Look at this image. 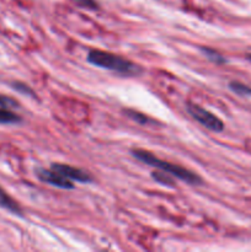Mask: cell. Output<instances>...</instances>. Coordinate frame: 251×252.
<instances>
[{"label": "cell", "mask_w": 251, "mask_h": 252, "mask_svg": "<svg viewBox=\"0 0 251 252\" xmlns=\"http://www.w3.org/2000/svg\"><path fill=\"white\" fill-rule=\"evenodd\" d=\"M36 176L38 177L39 181L62 189H73L75 187L70 180L52 169L47 170L43 167H38V169H36Z\"/></svg>", "instance_id": "277c9868"}, {"label": "cell", "mask_w": 251, "mask_h": 252, "mask_svg": "<svg viewBox=\"0 0 251 252\" xmlns=\"http://www.w3.org/2000/svg\"><path fill=\"white\" fill-rule=\"evenodd\" d=\"M229 89H230L234 94H236V95L251 97V88L249 85L240 83V81H230V83H229Z\"/></svg>", "instance_id": "52a82bcc"}, {"label": "cell", "mask_w": 251, "mask_h": 252, "mask_svg": "<svg viewBox=\"0 0 251 252\" xmlns=\"http://www.w3.org/2000/svg\"><path fill=\"white\" fill-rule=\"evenodd\" d=\"M51 169L59 172V174L63 175L64 177L69 179L70 181H76L80 182V184H90V182L94 181V177L91 176L90 172L85 171L83 169H79V167L70 166V165L53 162L51 165Z\"/></svg>", "instance_id": "5b68a950"}, {"label": "cell", "mask_w": 251, "mask_h": 252, "mask_svg": "<svg viewBox=\"0 0 251 252\" xmlns=\"http://www.w3.org/2000/svg\"><path fill=\"white\" fill-rule=\"evenodd\" d=\"M86 59L93 65L126 76H137L143 71V69L138 64L133 63L129 59L123 58L111 52L100 51V49H90Z\"/></svg>", "instance_id": "7a4b0ae2"}, {"label": "cell", "mask_w": 251, "mask_h": 252, "mask_svg": "<svg viewBox=\"0 0 251 252\" xmlns=\"http://www.w3.org/2000/svg\"><path fill=\"white\" fill-rule=\"evenodd\" d=\"M187 112L191 115V117L193 120H196L197 122L201 123L203 127H206L207 129L212 130V132L220 133L224 130V123L220 118L217 117L214 113L209 112L208 110H206L202 106L197 105V103L188 102L186 105Z\"/></svg>", "instance_id": "3957f363"}, {"label": "cell", "mask_w": 251, "mask_h": 252, "mask_svg": "<svg viewBox=\"0 0 251 252\" xmlns=\"http://www.w3.org/2000/svg\"><path fill=\"white\" fill-rule=\"evenodd\" d=\"M0 207L17 216H22V208L20 204L12 197H10L1 187H0Z\"/></svg>", "instance_id": "8992f818"}, {"label": "cell", "mask_w": 251, "mask_h": 252, "mask_svg": "<svg viewBox=\"0 0 251 252\" xmlns=\"http://www.w3.org/2000/svg\"><path fill=\"white\" fill-rule=\"evenodd\" d=\"M0 107L6 108V110H10V108H16L19 107V102L15 101L14 98L7 97L5 95H0Z\"/></svg>", "instance_id": "4fadbf2b"}, {"label": "cell", "mask_w": 251, "mask_h": 252, "mask_svg": "<svg viewBox=\"0 0 251 252\" xmlns=\"http://www.w3.org/2000/svg\"><path fill=\"white\" fill-rule=\"evenodd\" d=\"M20 121H21V118L17 115H15L14 112H11L10 110H6V108L0 107V123L7 125V123H17Z\"/></svg>", "instance_id": "30bf717a"}, {"label": "cell", "mask_w": 251, "mask_h": 252, "mask_svg": "<svg viewBox=\"0 0 251 252\" xmlns=\"http://www.w3.org/2000/svg\"><path fill=\"white\" fill-rule=\"evenodd\" d=\"M248 59H249V61L251 62V54H249V56H248Z\"/></svg>", "instance_id": "9a60e30c"}, {"label": "cell", "mask_w": 251, "mask_h": 252, "mask_svg": "<svg viewBox=\"0 0 251 252\" xmlns=\"http://www.w3.org/2000/svg\"><path fill=\"white\" fill-rule=\"evenodd\" d=\"M201 52L204 54V57H206L207 59H209V61L213 62V63H216V64L226 63V59L224 58L220 53H218L217 51H214V49L208 48V47H201Z\"/></svg>", "instance_id": "ba28073f"}, {"label": "cell", "mask_w": 251, "mask_h": 252, "mask_svg": "<svg viewBox=\"0 0 251 252\" xmlns=\"http://www.w3.org/2000/svg\"><path fill=\"white\" fill-rule=\"evenodd\" d=\"M152 177L160 185H165V186L169 187H175V180L174 176L166 174L164 171H157V172H152Z\"/></svg>", "instance_id": "9c48e42d"}, {"label": "cell", "mask_w": 251, "mask_h": 252, "mask_svg": "<svg viewBox=\"0 0 251 252\" xmlns=\"http://www.w3.org/2000/svg\"><path fill=\"white\" fill-rule=\"evenodd\" d=\"M74 4L78 5L79 7L88 10H97L98 9V2L96 0H71Z\"/></svg>", "instance_id": "7c38bea8"}, {"label": "cell", "mask_w": 251, "mask_h": 252, "mask_svg": "<svg viewBox=\"0 0 251 252\" xmlns=\"http://www.w3.org/2000/svg\"><path fill=\"white\" fill-rule=\"evenodd\" d=\"M132 155L139 161L144 162V164L149 165V166L155 167V169L160 170V171H164L166 174L171 175L175 179L181 180V181L186 182V184L192 185V186H199V185L203 184L201 177L197 174L192 172L191 170L186 169V167H182L180 165L171 164L169 161H165V160L159 159L155 155H153L152 153L148 152L144 149H132Z\"/></svg>", "instance_id": "6da1fadb"}, {"label": "cell", "mask_w": 251, "mask_h": 252, "mask_svg": "<svg viewBox=\"0 0 251 252\" xmlns=\"http://www.w3.org/2000/svg\"><path fill=\"white\" fill-rule=\"evenodd\" d=\"M12 88L15 89L16 91H19V93L24 94V95H29V96H32V97H36V94H34V91L32 90L30 86H27L26 84H22V83H14L12 84Z\"/></svg>", "instance_id": "5bb4252c"}, {"label": "cell", "mask_w": 251, "mask_h": 252, "mask_svg": "<svg viewBox=\"0 0 251 252\" xmlns=\"http://www.w3.org/2000/svg\"><path fill=\"white\" fill-rule=\"evenodd\" d=\"M125 113L127 117H129L130 120L134 121V122L139 123V125H148L150 122V118L148 116L143 115V113L138 112L134 110H125Z\"/></svg>", "instance_id": "8fae6325"}]
</instances>
